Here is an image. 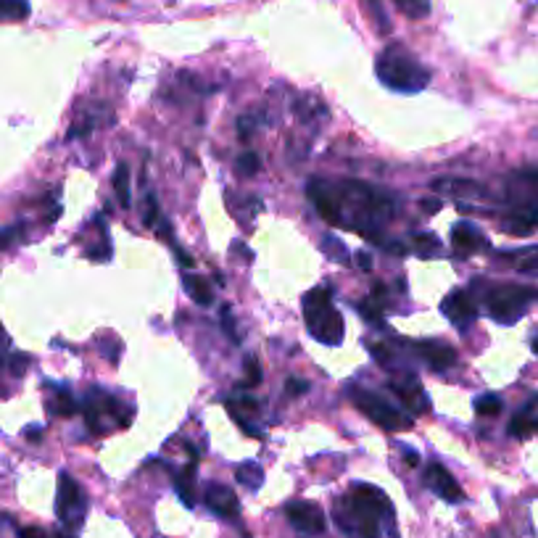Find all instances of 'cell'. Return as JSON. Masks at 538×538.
<instances>
[{
  "instance_id": "6da1fadb",
  "label": "cell",
  "mask_w": 538,
  "mask_h": 538,
  "mask_svg": "<svg viewBox=\"0 0 538 538\" xmlns=\"http://www.w3.org/2000/svg\"><path fill=\"white\" fill-rule=\"evenodd\" d=\"M309 198L319 217L330 225L359 232L381 243V225L393 214L390 198L365 182H327L309 180Z\"/></svg>"
},
{
  "instance_id": "7a4b0ae2",
  "label": "cell",
  "mask_w": 538,
  "mask_h": 538,
  "mask_svg": "<svg viewBox=\"0 0 538 538\" xmlns=\"http://www.w3.org/2000/svg\"><path fill=\"white\" fill-rule=\"evenodd\" d=\"M375 75L396 92H420L430 82V72L401 45H388L378 56Z\"/></svg>"
},
{
  "instance_id": "3957f363",
  "label": "cell",
  "mask_w": 538,
  "mask_h": 538,
  "mask_svg": "<svg viewBox=\"0 0 538 538\" xmlns=\"http://www.w3.org/2000/svg\"><path fill=\"white\" fill-rule=\"evenodd\" d=\"M304 322L309 335L325 346H338L343 341V317L333 307L330 288H314L304 296Z\"/></svg>"
},
{
  "instance_id": "277c9868",
  "label": "cell",
  "mask_w": 538,
  "mask_h": 538,
  "mask_svg": "<svg viewBox=\"0 0 538 538\" xmlns=\"http://www.w3.org/2000/svg\"><path fill=\"white\" fill-rule=\"evenodd\" d=\"M538 291L534 288H520V285H496L486 293V309L491 319L499 325H515L531 301H536Z\"/></svg>"
},
{
  "instance_id": "5b68a950",
  "label": "cell",
  "mask_w": 538,
  "mask_h": 538,
  "mask_svg": "<svg viewBox=\"0 0 538 538\" xmlns=\"http://www.w3.org/2000/svg\"><path fill=\"white\" fill-rule=\"evenodd\" d=\"M351 393V401L359 406V412H365L375 425H381L383 430H393V433H401V430H409L412 428V417H406L401 409H396L393 404H388L383 396L373 393V390H365L359 385H351L349 388Z\"/></svg>"
},
{
  "instance_id": "8992f818",
  "label": "cell",
  "mask_w": 538,
  "mask_h": 538,
  "mask_svg": "<svg viewBox=\"0 0 538 538\" xmlns=\"http://www.w3.org/2000/svg\"><path fill=\"white\" fill-rule=\"evenodd\" d=\"M56 515L59 520L75 531L84 523V515H87V499H84V491L77 486V480L69 475V472H61L59 478V494H56Z\"/></svg>"
},
{
  "instance_id": "52a82bcc",
  "label": "cell",
  "mask_w": 538,
  "mask_h": 538,
  "mask_svg": "<svg viewBox=\"0 0 538 538\" xmlns=\"http://www.w3.org/2000/svg\"><path fill=\"white\" fill-rule=\"evenodd\" d=\"M285 515H288L291 526H293L299 534H304V536H319V534H325V528H327L325 512H322L317 504L304 502V499L291 502V504L285 507Z\"/></svg>"
},
{
  "instance_id": "ba28073f",
  "label": "cell",
  "mask_w": 538,
  "mask_h": 538,
  "mask_svg": "<svg viewBox=\"0 0 538 538\" xmlns=\"http://www.w3.org/2000/svg\"><path fill=\"white\" fill-rule=\"evenodd\" d=\"M444 314L446 319L457 327V330H470L478 319V307L472 301V296L467 291H452L446 299H444Z\"/></svg>"
},
{
  "instance_id": "9c48e42d",
  "label": "cell",
  "mask_w": 538,
  "mask_h": 538,
  "mask_svg": "<svg viewBox=\"0 0 538 538\" xmlns=\"http://www.w3.org/2000/svg\"><path fill=\"white\" fill-rule=\"evenodd\" d=\"M425 483L430 486V491H436L441 499H446V502H452V504L464 502V491L460 488V483H457V480L452 478V472H449L444 464H438V462L428 464V470H425Z\"/></svg>"
},
{
  "instance_id": "30bf717a",
  "label": "cell",
  "mask_w": 538,
  "mask_h": 538,
  "mask_svg": "<svg viewBox=\"0 0 538 538\" xmlns=\"http://www.w3.org/2000/svg\"><path fill=\"white\" fill-rule=\"evenodd\" d=\"M414 351L436 373H444V370L454 367V362H457L454 349L444 341H420V343H414Z\"/></svg>"
},
{
  "instance_id": "8fae6325",
  "label": "cell",
  "mask_w": 538,
  "mask_h": 538,
  "mask_svg": "<svg viewBox=\"0 0 538 538\" xmlns=\"http://www.w3.org/2000/svg\"><path fill=\"white\" fill-rule=\"evenodd\" d=\"M388 388H390V390H393V393H396V396L409 406V412H414V414L428 412L430 401H428V396H425V390H422L420 381H417L412 373H404V378L393 381Z\"/></svg>"
},
{
  "instance_id": "7c38bea8",
  "label": "cell",
  "mask_w": 538,
  "mask_h": 538,
  "mask_svg": "<svg viewBox=\"0 0 538 538\" xmlns=\"http://www.w3.org/2000/svg\"><path fill=\"white\" fill-rule=\"evenodd\" d=\"M204 502L217 518H237V512H240V502H237L235 491L222 483H209L204 488Z\"/></svg>"
},
{
  "instance_id": "4fadbf2b",
  "label": "cell",
  "mask_w": 538,
  "mask_h": 538,
  "mask_svg": "<svg viewBox=\"0 0 538 538\" xmlns=\"http://www.w3.org/2000/svg\"><path fill=\"white\" fill-rule=\"evenodd\" d=\"M502 225H504V230L512 232V235H531L538 228V204L536 201L518 204L512 209V214Z\"/></svg>"
},
{
  "instance_id": "5bb4252c",
  "label": "cell",
  "mask_w": 538,
  "mask_h": 538,
  "mask_svg": "<svg viewBox=\"0 0 538 538\" xmlns=\"http://www.w3.org/2000/svg\"><path fill=\"white\" fill-rule=\"evenodd\" d=\"M452 243H454V251L462 253V256H472V253H478L480 248L488 245L486 235L478 230L475 225H470V222H457L452 228Z\"/></svg>"
},
{
  "instance_id": "9a60e30c",
  "label": "cell",
  "mask_w": 538,
  "mask_h": 538,
  "mask_svg": "<svg viewBox=\"0 0 538 538\" xmlns=\"http://www.w3.org/2000/svg\"><path fill=\"white\" fill-rule=\"evenodd\" d=\"M174 491H177L180 502H182L188 510L196 507V464H190V467H185L182 472H177V478H174Z\"/></svg>"
},
{
  "instance_id": "2e32d148",
  "label": "cell",
  "mask_w": 538,
  "mask_h": 538,
  "mask_svg": "<svg viewBox=\"0 0 538 538\" xmlns=\"http://www.w3.org/2000/svg\"><path fill=\"white\" fill-rule=\"evenodd\" d=\"M235 478L240 486H245L248 491H259L261 483H264V470L256 464V462H243L237 470H235Z\"/></svg>"
},
{
  "instance_id": "e0dca14e",
  "label": "cell",
  "mask_w": 538,
  "mask_h": 538,
  "mask_svg": "<svg viewBox=\"0 0 538 538\" xmlns=\"http://www.w3.org/2000/svg\"><path fill=\"white\" fill-rule=\"evenodd\" d=\"M185 288H188L190 299H193L198 307H209V304L214 301V293H212L209 283H206L204 277H198V275H188V277H185Z\"/></svg>"
},
{
  "instance_id": "ac0fdd59",
  "label": "cell",
  "mask_w": 538,
  "mask_h": 538,
  "mask_svg": "<svg viewBox=\"0 0 538 538\" xmlns=\"http://www.w3.org/2000/svg\"><path fill=\"white\" fill-rule=\"evenodd\" d=\"M114 190H116L122 209H130V166L124 161H119L114 169Z\"/></svg>"
},
{
  "instance_id": "d6986e66",
  "label": "cell",
  "mask_w": 538,
  "mask_h": 538,
  "mask_svg": "<svg viewBox=\"0 0 538 538\" xmlns=\"http://www.w3.org/2000/svg\"><path fill=\"white\" fill-rule=\"evenodd\" d=\"M510 259L515 261V269H518V272L538 277V245L526 248V251H518V253H512Z\"/></svg>"
},
{
  "instance_id": "ffe728a7",
  "label": "cell",
  "mask_w": 538,
  "mask_h": 538,
  "mask_svg": "<svg viewBox=\"0 0 538 538\" xmlns=\"http://www.w3.org/2000/svg\"><path fill=\"white\" fill-rule=\"evenodd\" d=\"M29 11L27 0H0V21H24Z\"/></svg>"
},
{
  "instance_id": "44dd1931",
  "label": "cell",
  "mask_w": 538,
  "mask_h": 538,
  "mask_svg": "<svg viewBox=\"0 0 538 538\" xmlns=\"http://www.w3.org/2000/svg\"><path fill=\"white\" fill-rule=\"evenodd\" d=\"M412 243H414L417 253L425 256V259L436 256L438 248H441V240H438V235H433V232H417V235L412 237Z\"/></svg>"
},
{
  "instance_id": "7402d4cb",
  "label": "cell",
  "mask_w": 538,
  "mask_h": 538,
  "mask_svg": "<svg viewBox=\"0 0 538 538\" xmlns=\"http://www.w3.org/2000/svg\"><path fill=\"white\" fill-rule=\"evenodd\" d=\"M472 406H475V412L483 414V417H496V414L504 409V401H502L496 393H486V396H478Z\"/></svg>"
},
{
  "instance_id": "603a6c76",
  "label": "cell",
  "mask_w": 538,
  "mask_h": 538,
  "mask_svg": "<svg viewBox=\"0 0 538 538\" xmlns=\"http://www.w3.org/2000/svg\"><path fill=\"white\" fill-rule=\"evenodd\" d=\"M322 251H325L333 261H338V264H349V261H351L346 245H343L338 237H333V235H325V237H322Z\"/></svg>"
},
{
  "instance_id": "cb8c5ba5",
  "label": "cell",
  "mask_w": 538,
  "mask_h": 538,
  "mask_svg": "<svg viewBox=\"0 0 538 538\" xmlns=\"http://www.w3.org/2000/svg\"><path fill=\"white\" fill-rule=\"evenodd\" d=\"M393 3L412 19H422L430 13V0H393Z\"/></svg>"
},
{
  "instance_id": "d4e9b609",
  "label": "cell",
  "mask_w": 538,
  "mask_h": 538,
  "mask_svg": "<svg viewBox=\"0 0 538 538\" xmlns=\"http://www.w3.org/2000/svg\"><path fill=\"white\" fill-rule=\"evenodd\" d=\"M531 430H534V420H531L526 412H520V414L512 417V422H510V436H515V438H526Z\"/></svg>"
},
{
  "instance_id": "484cf974",
  "label": "cell",
  "mask_w": 538,
  "mask_h": 538,
  "mask_svg": "<svg viewBox=\"0 0 538 538\" xmlns=\"http://www.w3.org/2000/svg\"><path fill=\"white\" fill-rule=\"evenodd\" d=\"M53 412H59L61 417H72L75 412H77V404H75V398L67 393V390H61L59 396H56V401H53V406H51Z\"/></svg>"
},
{
  "instance_id": "4316f807",
  "label": "cell",
  "mask_w": 538,
  "mask_h": 538,
  "mask_svg": "<svg viewBox=\"0 0 538 538\" xmlns=\"http://www.w3.org/2000/svg\"><path fill=\"white\" fill-rule=\"evenodd\" d=\"M259 169H261V164H259V156L253 151H245V154L237 156V172L240 174H256Z\"/></svg>"
},
{
  "instance_id": "83f0119b",
  "label": "cell",
  "mask_w": 538,
  "mask_h": 538,
  "mask_svg": "<svg viewBox=\"0 0 538 538\" xmlns=\"http://www.w3.org/2000/svg\"><path fill=\"white\" fill-rule=\"evenodd\" d=\"M245 375H248V385L261 383V367H259V359L256 357H245Z\"/></svg>"
},
{
  "instance_id": "f1b7e54d",
  "label": "cell",
  "mask_w": 538,
  "mask_h": 538,
  "mask_svg": "<svg viewBox=\"0 0 538 538\" xmlns=\"http://www.w3.org/2000/svg\"><path fill=\"white\" fill-rule=\"evenodd\" d=\"M220 317H222V327H225V333L232 338V343H240V335H237V330H235V319H232V309L222 307Z\"/></svg>"
},
{
  "instance_id": "f546056e",
  "label": "cell",
  "mask_w": 538,
  "mask_h": 538,
  "mask_svg": "<svg viewBox=\"0 0 538 538\" xmlns=\"http://www.w3.org/2000/svg\"><path fill=\"white\" fill-rule=\"evenodd\" d=\"M359 309H362L365 319H370V322H381V319H383V307H381V304H373V301H362V304H359Z\"/></svg>"
},
{
  "instance_id": "4dcf8cb0",
  "label": "cell",
  "mask_w": 538,
  "mask_h": 538,
  "mask_svg": "<svg viewBox=\"0 0 538 538\" xmlns=\"http://www.w3.org/2000/svg\"><path fill=\"white\" fill-rule=\"evenodd\" d=\"M21 235V225H13V228H0V251L8 248L13 240H19Z\"/></svg>"
},
{
  "instance_id": "1f68e13d",
  "label": "cell",
  "mask_w": 538,
  "mask_h": 538,
  "mask_svg": "<svg viewBox=\"0 0 538 538\" xmlns=\"http://www.w3.org/2000/svg\"><path fill=\"white\" fill-rule=\"evenodd\" d=\"M156 220H158V204H156V196H149V198H146V217H143V225L151 228V225H156Z\"/></svg>"
},
{
  "instance_id": "d6a6232c",
  "label": "cell",
  "mask_w": 538,
  "mask_h": 538,
  "mask_svg": "<svg viewBox=\"0 0 538 538\" xmlns=\"http://www.w3.org/2000/svg\"><path fill=\"white\" fill-rule=\"evenodd\" d=\"M285 390L291 393V396H304L309 390L307 381H296V378H291L288 383H285Z\"/></svg>"
},
{
  "instance_id": "836d02e7",
  "label": "cell",
  "mask_w": 538,
  "mask_h": 538,
  "mask_svg": "<svg viewBox=\"0 0 538 538\" xmlns=\"http://www.w3.org/2000/svg\"><path fill=\"white\" fill-rule=\"evenodd\" d=\"M237 132H240V141H248L251 132H253V119H251V116H240V122H237Z\"/></svg>"
},
{
  "instance_id": "e575fe53",
  "label": "cell",
  "mask_w": 538,
  "mask_h": 538,
  "mask_svg": "<svg viewBox=\"0 0 538 538\" xmlns=\"http://www.w3.org/2000/svg\"><path fill=\"white\" fill-rule=\"evenodd\" d=\"M520 180L526 182V188H534V190H538V172H523V174H520Z\"/></svg>"
},
{
  "instance_id": "d590c367",
  "label": "cell",
  "mask_w": 538,
  "mask_h": 538,
  "mask_svg": "<svg viewBox=\"0 0 538 538\" xmlns=\"http://www.w3.org/2000/svg\"><path fill=\"white\" fill-rule=\"evenodd\" d=\"M19 538H48V534L40 531V528H21V531H19Z\"/></svg>"
},
{
  "instance_id": "8d00e7d4",
  "label": "cell",
  "mask_w": 538,
  "mask_h": 538,
  "mask_svg": "<svg viewBox=\"0 0 538 538\" xmlns=\"http://www.w3.org/2000/svg\"><path fill=\"white\" fill-rule=\"evenodd\" d=\"M422 206H425L428 214H436V212H441V198H425Z\"/></svg>"
},
{
  "instance_id": "74e56055",
  "label": "cell",
  "mask_w": 538,
  "mask_h": 538,
  "mask_svg": "<svg viewBox=\"0 0 538 538\" xmlns=\"http://www.w3.org/2000/svg\"><path fill=\"white\" fill-rule=\"evenodd\" d=\"M24 436H27V441H40L43 428L40 425H29V428H24Z\"/></svg>"
},
{
  "instance_id": "f35d334b",
  "label": "cell",
  "mask_w": 538,
  "mask_h": 538,
  "mask_svg": "<svg viewBox=\"0 0 538 538\" xmlns=\"http://www.w3.org/2000/svg\"><path fill=\"white\" fill-rule=\"evenodd\" d=\"M357 261H359V267H362L365 272H370V269H373V261H370V256H367V253H359V256H357Z\"/></svg>"
},
{
  "instance_id": "ab89813d",
  "label": "cell",
  "mask_w": 538,
  "mask_h": 538,
  "mask_svg": "<svg viewBox=\"0 0 538 538\" xmlns=\"http://www.w3.org/2000/svg\"><path fill=\"white\" fill-rule=\"evenodd\" d=\"M56 538H75V536H72L69 531H59V534H56Z\"/></svg>"
},
{
  "instance_id": "60d3db41",
  "label": "cell",
  "mask_w": 538,
  "mask_h": 538,
  "mask_svg": "<svg viewBox=\"0 0 538 538\" xmlns=\"http://www.w3.org/2000/svg\"><path fill=\"white\" fill-rule=\"evenodd\" d=\"M534 354H536V357H538V335H536V338H534Z\"/></svg>"
}]
</instances>
